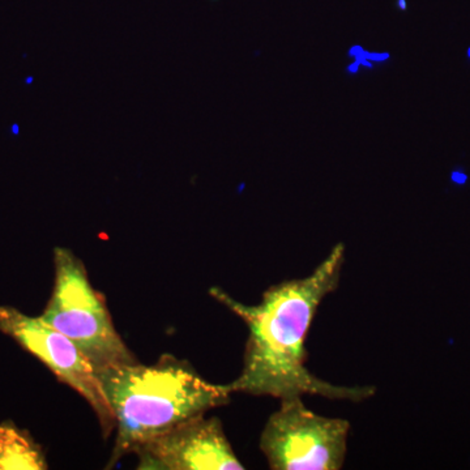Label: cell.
<instances>
[{"label": "cell", "instance_id": "obj_1", "mask_svg": "<svg viewBox=\"0 0 470 470\" xmlns=\"http://www.w3.org/2000/svg\"><path fill=\"white\" fill-rule=\"evenodd\" d=\"M343 261L345 246L338 243L310 276L269 286L259 305H244L221 288L210 289L213 298L248 328L243 367L235 380L225 384L227 391L280 400L315 395L351 402L376 393L372 385H334L306 367V338L320 303L338 288Z\"/></svg>", "mask_w": 470, "mask_h": 470}, {"label": "cell", "instance_id": "obj_2", "mask_svg": "<svg viewBox=\"0 0 470 470\" xmlns=\"http://www.w3.org/2000/svg\"><path fill=\"white\" fill-rule=\"evenodd\" d=\"M115 419L109 468L156 436L226 405L225 384L205 380L187 360L163 354L153 364H119L98 372Z\"/></svg>", "mask_w": 470, "mask_h": 470}, {"label": "cell", "instance_id": "obj_3", "mask_svg": "<svg viewBox=\"0 0 470 470\" xmlns=\"http://www.w3.org/2000/svg\"><path fill=\"white\" fill-rule=\"evenodd\" d=\"M55 282L41 317L79 346L97 372L136 363L114 325L105 298L90 284L84 263L68 248L54 250Z\"/></svg>", "mask_w": 470, "mask_h": 470}, {"label": "cell", "instance_id": "obj_4", "mask_svg": "<svg viewBox=\"0 0 470 470\" xmlns=\"http://www.w3.org/2000/svg\"><path fill=\"white\" fill-rule=\"evenodd\" d=\"M350 423L313 413L302 396L281 400L260 435L272 470H338L343 467Z\"/></svg>", "mask_w": 470, "mask_h": 470}, {"label": "cell", "instance_id": "obj_5", "mask_svg": "<svg viewBox=\"0 0 470 470\" xmlns=\"http://www.w3.org/2000/svg\"><path fill=\"white\" fill-rule=\"evenodd\" d=\"M0 330L45 363L59 381L84 397L100 421L105 438L115 430V419L94 364L63 333L13 307H0Z\"/></svg>", "mask_w": 470, "mask_h": 470}, {"label": "cell", "instance_id": "obj_6", "mask_svg": "<svg viewBox=\"0 0 470 470\" xmlns=\"http://www.w3.org/2000/svg\"><path fill=\"white\" fill-rule=\"evenodd\" d=\"M135 455L141 470H243L217 417L188 419L144 443Z\"/></svg>", "mask_w": 470, "mask_h": 470}, {"label": "cell", "instance_id": "obj_7", "mask_svg": "<svg viewBox=\"0 0 470 470\" xmlns=\"http://www.w3.org/2000/svg\"><path fill=\"white\" fill-rule=\"evenodd\" d=\"M43 469L45 453L33 436L12 422L0 423V470Z\"/></svg>", "mask_w": 470, "mask_h": 470}, {"label": "cell", "instance_id": "obj_8", "mask_svg": "<svg viewBox=\"0 0 470 470\" xmlns=\"http://www.w3.org/2000/svg\"><path fill=\"white\" fill-rule=\"evenodd\" d=\"M467 179H468V176L465 175V174H463V172L455 171L452 174V180L453 182L459 183V184H463V183L467 182Z\"/></svg>", "mask_w": 470, "mask_h": 470}, {"label": "cell", "instance_id": "obj_9", "mask_svg": "<svg viewBox=\"0 0 470 470\" xmlns=\"http://www.w3.org/2000/svg\"><path fill=\"white\" fill-rule=\"evenodd\" d=\"M359 64H360L359 60H358V59H355V63H353V64H351L350 67L347 68V71H349V72H351V73L358 72V68H359Z\"/></svg>", "mask_w": 470, "mask_h": 470}, {"label": "cell", "instance_id": "obj_10", "mask_svg": "<svg viewBox=\"0 0 470 470\" xmlns=\"http://www.w3.org/2000/svg\"><path fill=\"white\" fill-rule=\"evenodd\" d=\"M400 7H401V9H402V10H405V9H406V3H405V0H400Z\"/></svg>", "mask_w": 470, "mask_h": 470}, {"label": "cell", "instance_id": "obj_11", "mask_svg": "<svg viewBox=\"0 0 470 470\" xmlns=\"http://www.w3.org/2000/svg\"><path fill=\"white\" fill-rule=\"evenodd\" d=\"M12 131H13L14 135L18 134V126L17 124H13V127H12Z\"/></svg>", "mask_w": 470, "mask_h": 470}, {"label": "cell", "instance_id": "obj_12", "mask_svg": "<svg viewBox=\"0 0 470 470\" xmlns=\"http://www.w3.org/2000/svg\"><path fill=\"white\" fill-rule=\"evenodd\" d=\"M468 56H469V58H470V47L468 48Z\"/></svg>", "mask_w": 470, "mask_h": 470}]
</instances>
